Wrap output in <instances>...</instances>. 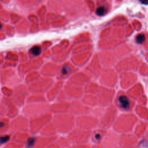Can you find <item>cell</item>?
<instances>
[{
    "mask_svg": "<svg viewBox=\"0 0 148 148\" xmlns=\"http://www.w3.org/2000/svg\"><path fill=\"white\" fill-rule=\"evenodd\" d=\"M118 102L120 106L124 109H127L130 106V101L125 95L120 96L118 98Z\"/></svg>",
    "mask_w": 148,
    "mask_h": 148,
    "instance_id": "cell-1",
    "label": "cell"
},
{
    "mask_svg": "<svg viewBox=\"0 0 148 148\" xmlns=\"http://www.w3.org/2000/svg\"><path fill=\"white\" fill-rule=\"evenodd\" d=\"M41 47L39 46H34L31 49V53L35 56H38L41 53Z\"/></svg>",
    "mask_w": 148,
    "mask_h": 148,
    "instance_id": "cell-2",
    "label": "cell"
},
{
    "mask_svg": "<svg viewBox=\"0 0 148 148\" xmlns=\"http://www.w3.org/2000/svg\"><path fill=\"white\" fill-rule=\"evenodd\" d=\"M108 12L107 9L103 6H101L99 7H98L97 10H96V14L98 16H103L104 14H105Z\"/></svg>",
    "mask_w": 148,
    "mask_h": 148,
    "instance_id": "cell-3",
    "label": "cell"
},
{
    "mask_svg": "<svg viewBox=\"0 0 148 148\" xmlns=\"http://www.w3.org/2000/svg\"><path fill=\"white\" fill-rule=\"evenodd\" d=\"M36 141V138L35 137H31L29 138L27 140V146L28 147H32Z\"/></svg>",
    "mask_w": 148,
    "mask_h": 148,
    "instance_id": "cell-4",
    "label": "cell"
},
{
    "mask_svg": "<svg viewBox=\"0 0 148 148\" xmlns=\"http://www.w3.org/2000/svg\"><path fill=\"white\" fill-rule=\"evenodd\" d=\"M136 42L138 43H142L145 40V36L143 34H139L136 37Z\"/></svg>",
    "mask_w": 148,
    "mask_h": 148,
    "instance_id": "cell-5",
    "label": "cell"
},
{
    "mask_svg": "<svg viewBox=\"0 0 148 148\" xmlns=\"http://www.w3.org/2000/svg\"><path fill=\"white\" fill-rule=\"evenodd\" d=\"M70 71H71L70 67H69L68 65L65 64V65H64L63 66V67H62V68L61 72H62V75H66Z\"/></svg>",
    "mask_w": 148,
    "mask_h": 148,
    "instance_id": "cell-6",
    "label": "cell"
},
{
    "mask_svg": "<svg viewBox=\"0 0 148 148\" xmlns=\"http://www.w3.org/2000/svg\"><path fill=\"white\" fill-rule=\"evenodd\" d=\"M9 139V136H0V145H2L8 141Z\"/></svg>",
    "mask_w": 148,
    "mask_h": 148,
    "instance_id": "cell-7",
    "label": "cell"
},
{
    "mask_svg": "<svg viewBox=\"0 0 148 148\" xmlns=\"http://www.w3.org/2000/svg\"><path fill=\"white\" fill-rule=\"evenodd\" d=\"M95 137L97 139H99V138H100V135H99V134H97V135H95Z\"/></svg>",
    "mask_w": 148,
    "mask_h": 148,
    "instance_id": "cell-8",
    "label": "cell"
},
{
    "mask_svg": "<svg viewBox=\"0 0 148 148\" xmlns=\"http://www.w3.org/2000/svg\"><path fill=\"white\" fill-rule=\"evenodd\" d=\"M4 125V123L2 122H0V127H2Z\"/></svg>",
    "mask_w": 148,
    "mask_h": 148,
    "instance_id": "cell-9",
    "label": "cell"
},
{
    "mask_svg": "<svg viewBox=\"0 0 148 148\" xmlns=\"http://www.w3.org/2000/svg\"><path fill=\"white\" fill-rule=\"evenodd\" d=\"M142 3H148V1L147 2H142Z\"/></svg>",
    "mask_w": 148,
    "mask_h": 148,
    "instance_id": "cell-10",
    "label": "cell"
},
{
    "mask_svg": "<svg viewBox=\"0 0 148 148\" xmlns=\"http://www.w3.org/2000/svg\"><path fill=\"white\" fill-rule=\"evenodd\" d=\"M1 28H2V24H1V23L0 22V29H1Z\"/></svg>",
    "mask_w": 148,
    "mask_h": 148,
    "instance_id": "cell-11",
    "label": "cell"
}]
</instances>
